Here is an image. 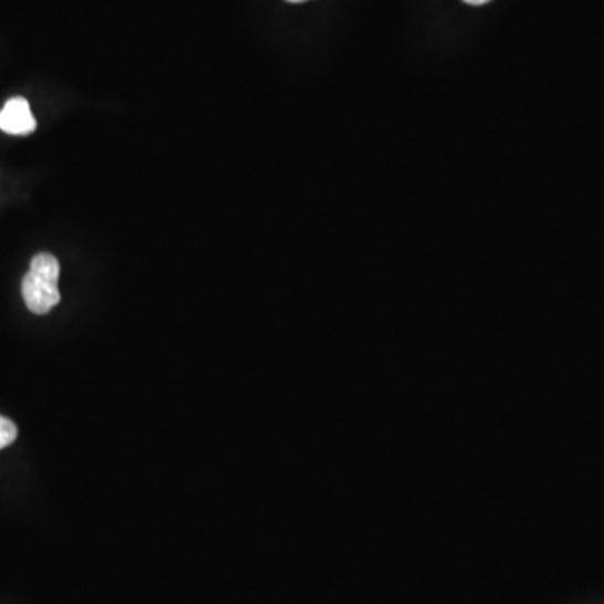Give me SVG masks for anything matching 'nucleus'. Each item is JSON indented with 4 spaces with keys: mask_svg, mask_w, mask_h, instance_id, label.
<instances>
[{
    "mask_svg": "<svg viewBox=\"0 0 604 604\" xmlns=\"http://www.w3.org/2000/svg\"><path fill=\"white\" fill-rule=\"evenodd\" d=\"M60 261L53 254H38L22 281V298L34 314H48L61 301Z\"/></svg>",
    "mask_w": 604,
    "mask_h": 604,
    "instance_id": "obj_1",
    "label": "nucleus"
},
{
    "mask_svg": "<svg viewBox=\"0 0 604 604\" xmlns=\"http://www.w3.org/2000/svg\"><path fill=\"white\" fill-rule=\"evenodd\" d=\"M38 128L25 97H12L0 112V129L9 135H31Z\"/></svg>",
    "mask_w": 604,
    "mask_h": 604,
    "instance_id": "obj_2",
    "label": "nucleus"
},
{
    "mask_svg": "<svg viewBox=\"0 0 604 604\" xmlns=\"http://www.w3.org/2000/svg\"><path fill=\"white\" fill-rule=\"evenodd\" d=\"M15 438H18V427L14 421L0 415V450L14 444Z\"/></svg>",
    "mask_w": 604,
    "mask_h": 604,
    "instance_id": "obj_3",
    "label": "nucleus"
},
{
    "mask_svg": "<svg viewBox=\"0 0 604 604\" xmlns=\"http://www.w3.org/2000/svg\"><path fill=\"white\" fill-rule=\"evenodd\" d=\"M464 2L470 6H483L489 4L490 0H464Z\"/></svg>",
    "mask_w": 604,
    "mask_h": 604,
    "instance_id": "obj_4",
    "label": "nucleus"
},
{
    "mask_svg": "<svg viewBox=\"0 0 604 604\" xmlns=\"http://www.w3.org/2000/svg\"><path fill=\"white\" fill-rule=\"evenodd\" d=\"M288 2H292V4H301V2H308V0H288Z\"/></svg>",
    "mask_w": 604,
    "mask_h": 604,
    "instance_id": "obj_5",
    "label": "nucleus"
}]
</instances>
